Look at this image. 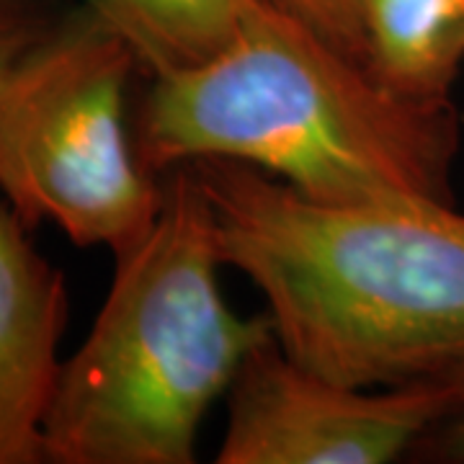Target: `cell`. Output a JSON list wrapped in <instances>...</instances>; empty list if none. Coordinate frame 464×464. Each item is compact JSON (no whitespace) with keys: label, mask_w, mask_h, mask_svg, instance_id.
Wrapping results in <instances>:
<instances>
[{"label":"cell","mask_w":464,"mask_h":464,"mask_svg":"<svg viewBox=\"0 0 464 464\" xmlns=\"http://www.w3.org/2000/svg\"><path fill=\"white\" fill-rule=\"evenodd\" d=\"M447 377L351 387L289 359L271 338L227 392L219 464H387L420 447L447 415Z\"/></svg>","instance_id":"cell-5"},{"label":"cell","mask_w":464,"mask_h":464,"mask_svg":"<svg viewBox=\"0 0 464 464\" xmlns=\"http://www.w3.org/2000/svg\"><path fill=\"white\" fill-rule=\"evenodd\" d=\"M444 377L451 387V402L447 415L436 423V429L423 441L431 444L439 454H444V459L464 462V362Z\"/></svg>","instance_id":"cell-11"},{"label":"cell","mask_w":464,"mask_h":464,"mask_svg":"<svg viewBox=\"0 0 464 464\" xmlns=\"http://www.w3.org/2000/svg\"><path fill=\"white\" fill-rule=\"evenodd\" d=\"M222 266L266 302L282 351L351 387L464 362V215L451 201H315L232 160L191 163Z\"/></svg>","instance_id":"cell-1"},{"label":"cell","mask_w":464,"mask_h":464,"mask_svg":"<svg viewBox=\"0 0 464 464\" xmlns=\"http://www.w3.org/2000/svg\"><path fill=\"white\" fill-rule=\"evenodd\" d=\"M140 65L85 3L63 14L0 85V194L29 227L52 222L78 248L132 250L163 207L127 127Z\"/></svg>","instance_id":"cell-4"},{"label":"cell","mask_w":464,"mask_h":464,"mask_svg":"<svg viewBox=\"0 0 464 464\" xmlns=\"http://www.w3.org/2000/svg\"><path fill=\"white\" fill-rule=\"evenodd\" d=\"M114 261L88 338L63 362L47 464L197 462L207 413L274 338L268 315H237L222 295L212 212L188 166L168 173L150 232Z\"/></svg>","instance_id":"cell-3"},{"label":"cell","mask_w":464,"mask_h":464,"mask_svg":"<svg viewBox=\"0 0 464 464\" xmlns=\"http://www.w3.org/2000/svg\"><path fill=\"white\" fill-rule=\"evenodd\" d=\"M121 34L150 78L197 67L222 52L256 0H88Z\"/></svg>","instance_id":"cell-8"},{"label":"cell","mask_w":464,"mask_h":464,"mask_svg":"<svg viewBox=\"0 0 464 464\" xmlns=\"http://www.w3.org/2000/svg\"><path fill=\"white\" fill-rule=\"evenodd\" d=\"M65 274L0 199V464H47L44 426L63 374Z\"/></svg>","instance_id":"cell-6"},{"label":"cell","mask_w":464,"mask_h":464,"mask_svg":"<svg viewBox=\"0 0 464 464\" xmlns=\"http://www.w3.org/2000/svg\"><path fill=\"white\" fill-rule=\"evenodd\" d=\"M284 14L295 16L304 26L331 42L335 50L366 65L364 24L362 3L364 0H266Z\"/></svg>","instance_id":"cell-9"},{"label":"cell","mask_w":464,"mask_h":464,"mask_svg":"<svg viewBox=\"0 0 464 464\" xmlns=\"http://www.w3.org/2000/svg\"><path fill=\"white\" fill-rule=\"evenodd\" d=\"M454 103L418 101L256 0L215 57L152 78L134 127L150 173L232 160L328 204L451 201Z\"/></svg>","instance_id":"cell-2"},{"label":"cell","mask_w":464,"mask_h":464,"mask_svg":"<svg viewBox=\"0 0 464 464\" xmlns=\"http://www.w3.org/2000/svg\"><path fill=\"white\" fill-rule=\"evenodd\" d=\"M366 65L390 88L449 103L464 63V0H364Z\"/></svg>","instance_id":"cell-7"},{"label":"cell","mask_w":464,"mask_h":464,"mask_svg":"<svg viewBox=\"0 0 464 464\" xmlns=\"http://www.w3.org/2000/svg\"><path fill=\"white\" fill-rule=\"evenodd\" d=\"M60 16L50 0H0V85Z\"/></svg>","instance_id":"cell-10"}]
</instances>
